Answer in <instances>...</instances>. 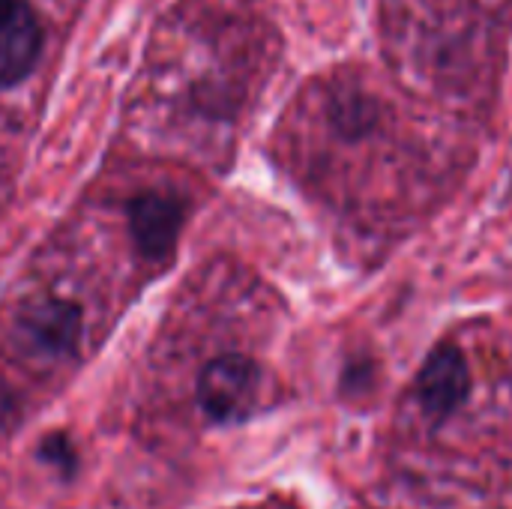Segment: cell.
<instances>
[{
  "label": "cell",
  "instance_id": "cell-2",
  "mask_svg": "<svg viewBox=\"0 0 512 509\" xmlns=\"http://www.w3.org/2000/svg\"><path fill=\"white\" fill-rule=\"evenodd\" d=\"M42 24L27 0H0V87L18 84L36 66Z\"/></svg>",
  "mask_w": 512,
  "mask_h": 509
},
{
  "label": "cell",
  "instance_id": "cell-3",
  "mask_svg": "<svg viewBox=\"0 0 512 509\" xmlns=\"http://www.w3.org/2000/svg\"><path fill=\"white\" fill-rule=\"evenodd\" d=\"M468 390H471V375L462 351L456 345L435 348L417 378V396L426 414L450 417L468 399Z\"/></svg>",
  "mask_w": 512,
  "mask_h": 509
},
{
  "label": "cell",
  "instance_id": "cell-1",
  "mask_svg": "<svg viewBox=\"0 0 512 509\" xmlns=\"http://www.w3.org/2000/svg\"><path fill=\"white\" fill-rule=\"evenodd\" d=\"M261 387V369L243 354H222L210 360L198 378V402L216 423L240 420L252 411Z\"/></svg>",
  "mask_w": 512,
  "mask_h": 509
},
{
  "label": "cell",
  "instance_id": "cell-5",
  "mask_svg": "<svg viewBox=\"0 0 512 509\" xmlns=\"http://www.w3.org/2000/svg\"><path fill=\"white\" fill-rule=\"evenodd\" d=\"M21 333L42 354H66L81 333V309L69 300H39L21 315Z\"/></svg>",
  "mask_w": 512,
  "mask_h": 509
},
{
  "label": "cell",
  "instance_id": "cell-4",
  "mask_svg": "<svg viewBox=\"0 0 512 509\" xmlns=\"http://www.w3.org/2000/svg\"><path fill=\"white\" fill-rule=\"evenodd\" d=\"M183 201L168 192H144L129 204V228L147 258H165L183 228Z\"/></svg>",
  "mask_w": 512,
  "mask_h": 509
}]
</instances>
